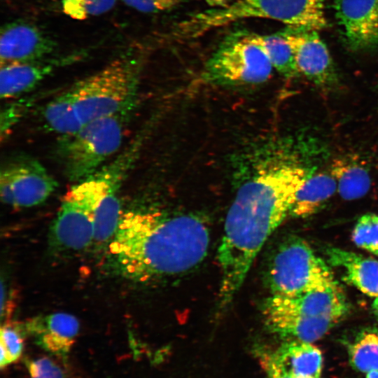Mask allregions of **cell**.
Returning <instances> with one entry per match:
<instances>
[{
  "mask_svg": "<svg viewBox=\"0 0 378 378\" xmlns=\"http://www.w3.org/2000/svg\"><path fill=\"white\" fill-rule=\"evenodd\" d=\"M307 177V171L301 166L272 164L258 170L238 190L227 211L218 251L220 308L232 302L257 254L290 214Z\"/></svg>",
  "mask_w": 378,
  "mask_h": 378,
  "instance_id": "6da1fadb",
  "label": "cell"
},
{
  "mask_svg": "<svg viewBox=\"0 0 378 378\" xmlns=\"http://www.w3.org/2000/svg\"><path fill=\"white\" fill-rule=\"evenodd\" d=\"M209 243L208 225L196 214L133 209L122 214L108 247L118 273L148 282L195 268L206 256Z\"/></svg>",
  "mask_w": 378,
  "mask_h": 378,
  "instance_id": "7a4b0ae2",
  "label": "cell"
},
{
  "mask_svg": "<svg viewBox=\"0 0 378 378\" xmlns=\"http://www.w3.org/2000/svg\"><path fill=\"white\" fill-rule=\"evenodd\" d=\"M140 67L138 59L127 54L78 80L46 104L41 111L44 128L66 136L134 105Z\"/></svg>",
  "mask_w": 378,
  "mask_h": 378,
  "instance_id": "3957f363",
  "label": "cell"
},
{
  "mask_svg": "<svg viewBox=\"0 0 378 378\" xmlns=\"http://www.w3.org/2000/svg\"><path fill=\"white\" fill-rule=\"evenodd\" d=\"M262 308L271 332L289 341L312 342L344 316L348 304L335 281L293 297L271 295Z\"/></svg>",
  "mask_w": 378,
  "mask_h": 378,
  "instance_id": "277c9868",
  "label": "cell"
},
{
  "mask_svg": "<svg viewBox=\"0 0 378 378\" xmlns=\"http://www.w3.org/2000/svg\"><path fill=\"white\" fill-rule=\"evenodd\" d=\"M133 153L127 150L66 192L50 227L52 246L61 251L76 252L93 244L97 207L112 183L126 174Z\"/></svg>",
  "mask_w": 378,
  "mask_h": 378,
  "instance_id": "5b68a950",
  "label": "cell"
},
{
  "mask_svg": "<svg viewBox=\"0 0 378 378\" xmlns=\"http://www.w3.org/2000/svg\"><path fill=\"white\" fill-rule=\"evenodd\" d=\"M133 106L93 120L76 132L61 136L58 155L69 181L77 183L94 174L119 150Z\"/></svg>",
  "mask_w": 378,
  "mask_h": 378,
  "instance_id": "8992f818",
  "label": "cell"
},
{
  "mask_svg": "<svg viewBox=\"0 0 378 378\" xmlns=\"http://www.w3.org/2000/svg\"><path fill=\"white\" fill-rule=\"evenodd\" d=\"M272 69L258 34L237 31L221 42L208 59L203 76L216 84H258L268 80Z\"/></svg>",
  "mask_w": 378,
  "mask_h": 378,
  "instance_id": "52a82bcc",
  "label": "cell"
},
{
  "mask_svg": "<svg viewBox=\"0 0 378 378\" xmlns=\"http://www.w3.org/2000/svg\"><path fill=\"white\" fill-rule=\"evenodd\" d=\"M272 295L293 297L335 282L328 265L298 237L284 241L272 257L267 275Z\"/></svg>",
  "mask_w": 378,
  "mask_h": 378,
  "instance_id": "ba28073f",
  "label": "cell"
},
{
  "mask_svg": "<svg viewBox=\"0 0 378 378\" xmlns=\"http://www.w3.org/2000/svg\"><path fill=\"white\" fill-rule=\"evenodd\" d=\"M58 184L37 160L18 157L6 162L0 172V196L15 208H29L44 202Z\"/></svg>",
  "mask_w": 378,
  "mask_h": 378,
  "instance_id": "9c48e42d",
  "label": "cell"
},
{
  "mask_svg": "<svg viewBox=\"0 0 378 378\" xmlns=\"http://www.w3.org/2000/svg\"><path fill=\"white\" fill-rule=\"evenodd\" d=\"M281 33L293 51L300 74L321 88L336 83L333 61L317 30L288 27Z\"/></svg>",
  "mask_w": 378,
  "mask_h": 378,
  "instance_id": "30bf717a",
  "label": "cell"
},
{
  "mask_svg": "<svg viewBox=\"0 0 378 378\" xmlns=\"http://www.w3.org/2000/svg\"><path fill=\"white\" fill-rule=\"evenodd\" d=\"M344 44L352 51L378 48V0H333Z\"/></svg>",
  "mask_w": 378,
  "mask_h": 378,
  "instance_id": "8fae6325",
  "label": "cell"
},
{
  "mask_svg": "<svg viewBox=\"0 0 378 378\" xmlns=\"http://www.w3.org/2000/svg\"><path fill=\"white\" fill-rule=\"evenodd\" d=\"M56 46L52 38L32 23L23 20L8 22L0 31L1 64L42 59Z\"/></svg>",
  "mask_w": 378,
  "mask_h": 378,
  "instance_id": "7c38bea8",
  "label": "cell"
},
{
  "mask_svg": "<svg viewBox=\"0 0 378 378\" xmlns=\"http://www.w3.org/2000/svg\"><path fill=\"white\" fill-rule=\"evenodd\" d=\"M71 55L47 60L1 64L0 96L1 99L17 98L35 88L57 69L79 59Z\"/></svg>",
  "mask_w": 378,
  "mask_h": 378,
  "instance_id": "4fadbf2b",
  "label": "cell"
},
{
  "mask_svg": "<svg viewBox=\"0 0 378 378\" xmlns=\"http://www.w3.org/2000/svg\"><path fill=\"white\" fill-rule=\"evenodd\" d=\"M24 330L46 351L63 355L75 342L79 322L71 314L59 312L34 318L24 325Z\"/></svg>",
  "mask_w": 378,
  "mask_h": 378,
  "instance_id": "5bb4252c",
  "label": "cell"
},
{
  "mask_svg": "<svg viewBox=\"0 0 378 378\" xmlns=\"http://www.w3.org/2000/svg\"><path fill=\"white\" fill-rule=\"evenodd\" d=\"M281 373L293 378H320L322 353L312 342L289 341L273 354L262 356Z\"/></svg>",
  "mask_w": 378,
  "mask_h": 378,
  "instance_id": "9a60e30c",
  "label": "cell"
},
{
  "mask_svg": "<svg viewBox=\"0 0 378 378\" xmlns=\"http://www.w3.org/2000/svg\"><path fill=\"white\" fill-rule=\"evenodd\" d=\"M327 255L347 282L368 296L378 297V260L338 248H329Z\"/></svg>",
  "mask_w": 378,
  "mask_h": 378,
  "instance_id": "2e32d148",
  "label": "cell"
},
{
  "mask_svg": "<svg viewBox=\"0 0 378 378\" xmlns=\"http://www.w3.org/2000/svg\"><path fill=\"white\" fill-rule=\"evenodd\" d=\"M336 191L337 182L330 173L319 172L307 177L296 195L290 214L294 217L309 216Z\"/></svg>",
  "mask_w": 378,
  "mask_h": 378,
  "instance_id": "e0dca14e",
  "label": "cell"
},
{
  "mask_svg": "<svg viewBox=\"0 0 378 378\" xmlns=\"http://www.w3.org/2000/svg\"><path fill=\"white\" fill-rule=\"evenodd\" d=\"M330 174L335 178L337 192L344 200L360 198L368 192L371 180L366 168L348 158L337 159L332 164Z\"/></svg>",
  "mask_w": 378,
  "mask_h": 378,
  "instance_id": "ac0fdd59",
  "label": "cell"
},
{
  "mask_svg": "<svg viewBox=\"0 0 378 378\" xmlns=\"http://www.w3.org/2000/svg\"><path fill=\"white\" fill-rule=\"evenodd\" d=\"M123 178L116 179L100 201L95 214L93 244H108L117 231L122 214L118 190Z\"/></svg>",
  "mask_w": 378,
  "mask_h": 378,
  "instance_id": "d6986e66",
  "label": "cell"
},
{
  "mask_svg": "<svg viewBox=\"0 0 378 378\" xmlns=\"http://www.w3.org/2000/svg\"><path fill=\"white\" fill-rule=\"evenodd\" d=\"M258 39L273 68L286 78L299 76L293 51L280 32L259 35Z\"/></svg>",
  "mask_w": 378,
  "mask_h": 378,
  "instance_id": "ffe728a7",
  "label": "cell"
},
{
  "mask_svg": "<svg viewBox=\"0 0 378 378\" xmlns=\"http://www.w3.org/2000/svg\"><path fill=\"white\" fill-rule=\"evenodd\" d=\"M349 354L351 365L358 371L378 370V332L362 333L350 346Z\"/></svg>",
  "mask_w": 378,
  "mask_h": 378,
  "instance_id": "44dd1931",
  "label": "cell"
},
{
  "mask_svg": "<svg viewBox=\"0 0 378 378\" xmlns=\"http://www.w3.org/2000/svg\"><path fill=\"white\" fill-rule=\"evenodd\" d=\"M352 240L358 247L378 256V215L367 214L360 217L354 227Z\"/></svg>",
  "mask_w": 378,
  "mask_h": 378,
  "instance_id": "7402d4cb",
  "label": "cell"
},
{
  "mask_svg": "<svg viewBox=\"0 0 378 378\" xmlns=\"http://www.w3.org/2000/svg\"><path fill=\"white\" fill-rule=\"evenodd\" d=\"M1 368L16 361L23 351V337L20 328L10 324L1 328Z\"/></svg>",
  "mask_w": 378,
  "mask_h": 378,
  "instance_id": "603a6c76",
  "label": "cell"
},
{
  "mask_svg": "<svg viewBox=\"0 0 378 378\" xmlns=\"http://www.w3.org/2000/svg\"><path fill=\"white\" fill-rule=\"evenodd\" d=\"M29 378H68L66 370L55 359L48 356L31 360L28 364Z\"/></svg>",
  "mask_w": 378,
  "mask_h": 378,
  "instance_id": "cb8c5ba5",
  "label": "cell"
},
{
  "mask_svg": "<svg viewBox=\"0 0 378 378\" xmlns=\"http://www.w3.org/2000/svg\"><path fill=\"white\" fill-rule=\"evenodd\" d=\"M125 5L139 12L158 13L178 7L183 0H122Z\"/></svg>",
  "mask_w": 378,
  "mask_h": 378,
  "instance_id": "d4e9b609",
  "label": "cell"
},
{
  "mask_svg": "<svg viewBox=\"0 0 378 378\" xmlns=\"http://www.w3.org/2000/svg\"><path fill=\"white\" fill-rule=\"evenodd\" d=\"M22 115V104L18 103L7 106L4 111L1 112V134L3 136L9 131L10 128Z\"/></svg>",
  "mask_w": 378,
  "mask_h": 378,
  "instance_id": "484cf974",
  "label": "cell"
},
{
  "mask_svg": "<svg viewBox=\"0 0 378 378\" xmlns=\"http://www.w3.org/2000/svg\"><path fill=\"white\" fill-rule=\"evenodd\" d=\"M64 13L77 20H85L88 17L87 0H62Z\"/></svg>",
  "mask_w": 378,
  "mask_h": 378,
  "instance_id": "4316f807",
  "label": "cell"
},
{
  "mask_svg": "<svg viewBox=\"0 0 378 378\" xmlns=\"http://www.w3.org/2000/svg\"><path fill=\"white\" fill-rule=\"evenodd\" d=\"M117 0H87L88 16H97L111 10Z\"/></svg>",
  "mask_w": 378,
  "mask_h": 378,
  "instance_id": "83f0119b",
  "label": "cell"
},
{
  "mask_svg": "<svg viewBox=\"0 0 378 378\" xmlns=\"http://www.w3.org/2000/svg\"><path fill=\"white\" fill-rule=\"evenodd\" d=\"M260 361L263 368L267 372L268 378H293L281 373L264 359L260 358Z\"/></svg>",
  "mask_w": 378,
  "mask_h": 378,
  "instance_id": "f1b7e54d",
  "label": "cell"
},
{
  "mask_svg": "<svg viewBox=\"0 0 378 378\" xmlns=\"http://www.w3.org/2000/svg\"><path fill=\"white\" fill-rule=\"evenodd\" d=\"M366 378H378V370L366 372Z\"/></svg>",
  "mask_w": 378,
  "mask_h": 378,
  "instance_id": "f546056e",
  "label": "cell"
},
{
  "mask_svg": "<svg viewBox=\"0 0 378 378\" xmlns=\"http://www.w3.org/2000/svg\"><path fill=\"white\" fill-rule=\"evenodd\" d=\"M372 309L374 311V314L378 318V297L375 298L373 304H372Z\"/></svg>",
  "mask_w": 378,
  "mask_h": 378,
  "instance_id": "4dcf8cb0",
  "label": "cell"
}]
</instances>
